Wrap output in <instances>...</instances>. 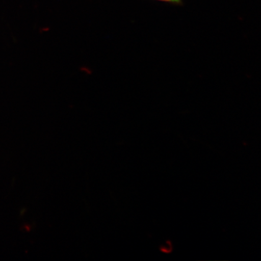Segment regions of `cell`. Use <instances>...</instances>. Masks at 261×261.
<instances>
[{
	"instance_id": "cell-1",
	"label": "cell",
	"mask_w": 261,
	"mask_h": 261,
	"mask_svg": "<svg viewBox=\"0 0 261 261\" xmlns=\"http://www.w3.org/2000/svg\"><path fill=\"white\" fill-rule=\"evenodd\" d=\"M161 1L171 2L174 3H179L180 2V0H161Z\"/></svg>"
}]
</instances>
